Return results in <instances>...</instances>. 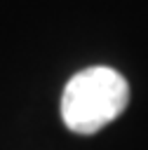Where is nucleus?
<instances>
[{
  "label": "nucleus",
  "instance_id": "f257e3e1",
  "mask_svg": "<svg viewBox=\"0 0 148 150\" xmlns=\"http://www.w3.org/2000/svg\"><path fill=\"white\" fill-rule=\"evenodd\" d=\"M129 84L122 73L108 66H92L75 73L61 94V120L75 134H96L125 112Z\"/></svg>",
  "mask_w": 148,
  "mask_h": 150
}]
</instances>
